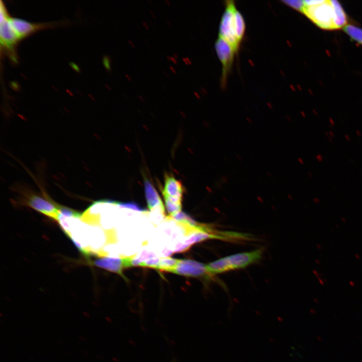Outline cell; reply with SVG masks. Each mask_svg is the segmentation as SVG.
Instances as JSON below:
<instances>
[{
  "instance_id": "obj_16",
  "label": "cell",
  "mask_w": 362,
  "mask_h": 362,
  "mask_svg": "<svg viewBox=\"0 0 362 362\" xmlns=\"http://www.w3.org/2000/svg\"><path fill=\"white\" fill-rule=\"evenodd\" d=\"M165 206L169 217L174 216L179 213L182 209V203H177L170 200L164 198Z\"/></svg>"
},
{
  "instance_id": "obj_2",
  "label": "cell",
  "mask_w": 362,
  "mask_h": 362,
  "mask_svg": "<svg viewBox=\"0 0 362 362\" xmlns=\"http://www.w3.org/2000/svg\"><path fill=\"white\" fill-rule=\"evenodd\" d=\"M303 13L320 28L335 30V15L332 0L304 1Z\"/></svg>"
},
{
  "instance_id": "obj_8",
  "label": "cell",
  "mask_w": 362,
  "mask_h": 362,
  "mask_svg": "<svg viewBox=\"0 0 362 362\" xmlns=\"http://www.w3.org/2000/svg\"><path fill=\"white\" fill-rule=\"evenodd\" d=\"M134 256L122 258L99 257L94 260H90L91 264L106 270L116 273L125 278L123 274L124 268L132 266V260Z\"/></svg>"
},
{
  "instance_id": "obj_17",
  "label": "cell",
  "mask_w": 362,
  "mask_h": 362,
  "mask_svg": "<svg viewBox=\"0 0 362 362\" xmlns=\"http://www.w3.org/2000/svg\"><path fill=\"white\" fill-rule=\"evenodd\" d=\"M283 2L291 8L303 13L305 8L304 1H284Z\"/></svg>"
},
{
  "instance_id": "obj_12",
  "label": "cell",
  "mask_w": 362,
  "mask_h": 362,
  "mask_svg": "<svg viewBox=\"0 0 362 362\" xmlns=\"http://www.w3.org/2000/svg\"><path fill=\"white\" fill-rule=\"evenodd\" d=\"M332 2L335 15V25L336 29L343 28L346 25L347 23V18L345 12L338 1L332 0Z\"/></svg>"
},
{
  "instance_id": "obj_7",
  "label": "cell",
  "mask_w": 362,
  "mask_h": 362,
  "mask_svg": "<svg viewBox=\"0 0 362 362\" xmlns=\"http://www.w3.org/2000/svg\"><path fill=\"white\" fill-rule=\"evenodd\" d=\"M10 18V17L8 16L0 20L1 43L4 49L15 61V48L20 39L12 27Z\"/></svg>"
},
{
  "instance_id": "obj_10",
  "label": "cell",
  "mask_w": 362,
  "mask_h": 362,
  "mask_svg": "<svg viewBox=\"0 0 362 362\" xmlns=\"http://www.w3.org/2000/svg\"><path fill=\"white\" fill-rule=\"evenodd\" d=\"M164 181L162 190L163 198L173 202L182 203L184 189L180 182L169 175H165Z\"/></svg>"
},
{
  "instance_id": "obj_6",
  "label": "cell",
  "mask_w": 362,
  "mask_h": 362,
  "mask_svg": "<svg viewBox=\"0 0 362 362\" xmlns=\"http://www.w3.org/2000/svg\"><path fill=\"white\" fill-rule=\"evenodd\" d=\"M218 57L222 65V82L225 83L226 77L231 68L234 54L232 46L225 40L219 37L215 44Z\"/></svg>"
},
{
  "instance_id": "obj_14",
  "label": "cell",
  "mask_w": 362,
  "mask_h": 362,
  "mask_svg": "<svg viewBox=\"0 0 362 362\" xmlns=\"http://www.w3.org/2000/svg\"><path fill=\"white\" fill-rule=\"evenodd\" d=\"M344 32L351 39L362 45V29L352 25H347L343 28Z\"/></svg>"
},
{
  "instance_id": "obj_9",
  "label": "cell",
  "mask_w": 362,
  "mask_h": 362,
  "mask_svg": "<svg viewBox=\"0 0 362 362\" xmlns=\"http://www.w3.org/2000/svg\"><path fill=\"white\" fill-rule=\"evenodd\" d=\"M10 21L20 39L24 38L39 30L52 27L57 25L56 23H34L25 20L11 17Z\"/></svg>"
},
{
  "instance_id": "obj_5",
  "label": "cell",
  "mask_w": 362,
  "mask_h": 362,
  "mask_svg": "<svg viewBox=\"0 0 362 362\" xmlns=\"http://www.w3.org/2000/svg\"><path fill=\"white\" fill-rule=\"evenodd\" d=\"M170 273L194 278L210 279L213 276L208 272L206 265L191 259H178Z\"/></svg>"
},
{
  "instance_id": "obj_13",
  "label": "cell",
  "mask_w": 362,
  "mask_h": 362,
  "mask_svg": "<svg viewBox=\"0 0 362 362\" xmlns=\"http://www.w3.org/2000/svg\"><path fill=\"white\" fill-rule=\"evenodd\" d=\"M234 25L237 38L241 42L245 33V25L243 16L237 9L234 13Z\"/></svg>"
},
{
  "instance_id": "obj_11",
  "label": "cell",
  "mask_w": 362,
  "mask_h": 362,
  "mask_svg": "<svg viewBox=\"0 0 362 362\" xmlns=\"http://www.w3.org/2000/svg\"><path fill=\"white\" fill-rule=\"evenodd\" d=\"M146 199L149 210L164 215V207L161 199L154 186L147 179L144 180Z\"/></svg>"
},
{
  "instance_id": "obj_18",
  "label": "cell",
  "mask_w": 362,
  "mask_h": 362,
  "mask_svg": "<svg viewBox=\"0 0 362 362\" xmlns=\"http://www.w3.org/2000/svg\"><path fill=\"white\" fill-rule=\"evenodd\" d=\"M117 205L120 207L130 209L138 211H145L143 208L134 202L117 203Z\"/></svg>"
},
{
  "instance_id": "obj_3",
  "label": "cell",
  "mask_w": 362,
  "mask_h": 362,
  "mask_svg": "<svg viewBox=\"0 0 362 362\" xmlns=\"http://www.w3.org/2000/svg\"><path fill=\"white\" fill-rule=\"evenodd\" d=\"M236 10L233 1L226 2L225 10L219 26V36L227 41L237 52L240 42L237 38L234 25V13Z\"/></svg>"
},
{
  "instance_id": "obj_15",
  "label": "cell",
  "mask_w": 362,
  "mask_h": 362,
  "mask_svg": "<svg viewBox=\"0 0 362 362\" xmlns=\"http://www.w3.org/2000/svg\"><path fill=\"white\" fill-rule=\"evenodd\" d=\"M178 260L177 259L171 257L161 258L157 269L170 272L171 270L176 265Z\"/></svg>"
},
{
  "instance_id": "obj_1",
  "label": "cell",
  "mask_w": 362,
  "mask_h": 362,
  "mask_svg": "<svg viewBox=\"0 0 362 362\" xmlns=\"http://www.w3.org/2000/svg\"><path fill=\"white\" fill-rule=\"evenodd\" d=\"M262 254L261 249L233 254L208 263L207 268L212 276L243 268L259 260Z\"/></svg>"
},
{
  "instance_id": "obj_4",
  "label": "cell",
  "mask_w": 362,
  "mask_h": 362,
  "mask_svg": "<svg viewBox=\"0 0 362 362\" xmlns=\"http://www.w3.org/2000/svg\"><path fill=\"white\" fill-rule=\"evenodd\" d=\"M24 202L33 209L57 221L59 214L60 205L48 197H41L34 193L26 194Z\"/></svg>"
}]
</instances>
